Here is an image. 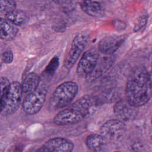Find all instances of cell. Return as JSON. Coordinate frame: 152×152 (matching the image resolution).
I'll list each match as a JSON object with an SVG mask.
<instances>
[{
    "label": "cell",
    "instance_id": "7a4b0ae2",
    "mask_svg": "<svg viewBox=\"0 0 152 152\" xmlns=\"http://www.w3.org/2000/svg\"><path fill=\"white\" fill-rule=\"evenodd\" d=\"M100 103L99 97L85 95L58 113L53 119V122L56 125L62 126L77 124L92 115Z\"/></svg>",
    "mask_w": 152,
    "mask_h": 152
},
{
    "label": "cell",
    "instance_id": "7402d4cb",
    "mask_svg": "<svg viewBox=\"0 0 152 152\" xmlns=\"http://www.w3.org/2000/svg\"><path fill=\"white\" fill-rule=\"evenodd\" d=\"M52 1L56 2V3L62 4L68 3L69 2H71L72 0H52Z\"/></svg>",
    "mask_w": 152,
    "mask_h": 152
},
{
    "label": "cell",
    "instance_id": "603a6c76",
    "mask_svg": "<svg viewBox=\"0 0 152 152\" xmlns=\"http://www.w3.org/2000/svg\"><path fill=\"white\" fill-rule=\"evenodd\" d=\"M149 73V76H150V80L152 83V70L148 72Z\"/></svg>",
    "mask_w": 152,
    "mask_h": 152
},
{
    "label": "cell",
    "instance_id": "6da1fadb",
    "mask_svg": "<svg viewBox=\"0 0 152 152\" xmlns=\"http://www.w3.org/2000/svg\"><path fill=\"white\" fill-rule=\"evenodd\" d=\"M151 95L152 83L148 72L142 66L134 68L127 78L125 99L132 106L138 107L146 104Z\"/></svg>",
    "mask_w": 152,
    "mask_h": 152
},
{
    "label": "cell",
    "instance_id": "5bb4252c",
    "mask_svg": "<svg viewBox=\"0 0 152 152\" xmlns=\"http://www.w3.org/2000/svg\"><path fill=\"white\" fill-rule=\"evenodd\" d=\"M18 33L16 25L6 18L0 20V37L4 40H11L15 38Z\"/></svg>",
    "mask_w": 152,
    "mask_h": 152
},
{
    "label": "cell",
    "instance_id": "3957f363",
    "mask_svg": "<svg viewBox=\"0 0 152 152\" xmlns=\"http://www.w3.org/2000/svg\"><path fill=\"white\" fill-rule=\"evenodd\" d=\"M21 84L18 81L10 83L9 80L1 78V113L8 116L14 113L18 108L23 94Z\"/></svg>",
    "mask_w": 152,
    "mask_h": 152
},
{
    "label": "cell",
    "instance_id": "d6986e66",
    "mask_svg": "<svg viewBox=\"0 0 152 152\" xmlns=\"http://www.w3.org/2000/svg\"><path fill=\"white\" fill-rule=\"evenodd\" d=\"M148 18V14L147 11H143L139 15L137 21L134 27V31H137L141 29L147 23Z\"/></svg>",
    "mask_w": 152,
    "mask_h": 152
},
{
    "label": "cell",
    "instance_id": "30bf717a",
    "mask_svg": "<svg viewBox=\"0 0 152 152\" xmlns=\"http://www.w3.org/2000/svg\"><path fill=\"white\" fill-rule=\"evenodd\" d=\"M125 39L126 37L123 35L105 37L99 42V50L106 55H112L121 46Z\"/></svg>",
    "mask_w": 152,
    "mask_h": 152
},
{
    "label": "cell",
    "instance_id": "e0dca14e",
    "mask_svg": "<svg viewBox=\"0 0 152 152\" xmlns=\"http://www.w3.org/2000/svg\"><path fill=\"white\" fill-rule=\"evenodd\" d=\"M5 18L16 26H21L27 21L26 14L18 10H14L5 15Z\"/></svg>",
    "mask_w": 152,
    "mask_h": 152
},
{
    "label": "cell",
    "instance_id": "2e32d148",
    "mask_svg": "<svg viewBox=\"0 0 152 152\" xmlns=\"http://www.w3.org/2000/svg\"><path fill=\"white\" fill-rule=\"evenodd\" d=\"M40 77L34 73L28 74L23 80L21 83V87L23 93L28 94L36 90L39 86Z\"/></svg>",
    "mask_w": 152,
    "mask_h": 152
},
{
    "label": "cell",
    "instance_id": "cb8c5ba5",
    "mask_svg": "<svg viewBox=\"0 0 152 152\" xmlns=\"http://www.w3.org/2000/svg\"><path fill=\"white\" fill-rule=\"evenodd\" d=\"M114 152H119V151H114Z\"/></svg>",
    "mask_w": 152,
    "mask_h": 152
},
{
    "label": "cell",
    "instance_id": "ffe728a7",
    "mask_svg": "<svg viewBox=\"0 0 152 152\" xmlns=\"http://www.w3.org/2000/svg\"><path fill=\"white\" fill-rule=\"evenodd\" d=\"M58 64H59L58 58L56 56H55L47 66L46 68V71L48 73H52L54 72L57 68L58 66Z\"/></svg>",
    "mask_w": 152,
    "mask_h": 152
},
{
    "label": "cell",
    "instance_id": "8992f818",
    "mask_svg": "<svg viewBox=\"0 0 152 152\" xmlns=\"http://www.w3.org/2000/svg\"><path fill=\"white\" fill-rule=\"evenodd\" d=\"M88 39L87 33H80L73 39L71 49L65 58L64 65L67 68H72L80 56L81 53L86 47Z\"/></svg>",
    "mask_w": 152,
    "mask_h": 152
},
{
    "label": "cell",
    "instance_id": "52a82bcc",
    "mask_svg": "<svg viewBox=\"0 0 152 152\" xmlns=\"http://www.w3.org/2000/svg\"><path fill=\"white\" fill-rule=\"evenodd\" d=\"M99 61V53L94 49H88L82 55L77 68L80 77L88 76L94 69Z\"/></svg>",
    "mask_w": 152,
    "mask_h": 152
},
{
    "label": "cell",
    "instance_id": "8fae6325",
    "mask_svg": "<svg viewBox=\"0 0 152 152\" xmlns=\"http://www.w3.org/2000/svg\"><path fill=\"white\" fill-rule=\"evenodd\" d=\"M115 114L122 121H128L135 116L137 110L136 107L132 106L128 100L121 99L117 102L114 107Z\"/></svg>",
    "mask_w": 152,
    "mask_h": 152
},
{
    "label": "cell",
    "instance_id": "ba28073f",
    "mask_svg": "<svg viewBox=\"0 0 152 152\" xmlns=\"http://www.w3.org/2000/svg\"><path fill=\"white\" fill-rule=\"evenodd\" d=\"M125 125L119 119H110L106 121L100 128V132L106 141L118 139L124 132Z\"/></svg>",
    "mask_w": 152,
    "mask_h": 152
},
{
    "label": "cell",
    "instance_id": "5b68a950",
    "mask_svg": "<svg viewBox=\"0 0 152 152\" xmlns=\"http://www.w3.org/2000/svg\"><path fill=\"white\" fill-rule=\"evenodd\" d=\"M46 93L47 88L43 86H39L36 90L28 93L22 104L24 111L30 115L37 113L43 106Z\"/></svg>",
    "mask_w": 152,
    "mask_h": 152
},
{
    "label": "cell",
    "instance_id": "9a60e30c",
    "mask_svg": "<svg viewBox=\"0 0 152 152\" xmlns=\"http://www.w3.org/2000/svg\"><path fill=\"white\" fill-rule=\"evenodd\" d=\"M106 140L100 134H91L88 135L86 140V144L92 152H101L106 143Z\"/></svg>",
    "mask_w": 152,
    "mask_h": 152
},
{
    "label": "cell",
    "instance_id": "ac0fdd59",
    "mask_svg": "<svg viewBox=\"0 0 152 152\" xmlns=\"http://www.w3.org/2000/svg\"><path fill=\"white\" fill-rule=\"evenodd\" d=\"M16 8V3L14 0H0V11L1 13L7 14L14 11Z\"/></svg>",
    "mask_w": 152,
    "mask_h": 152
},
{
    "label": "cell",
    "instance_id": "4fadbf2b",
    "mask_svg": "<svg viewBox=\"0 0 152 152\" xmlns=\"http://www.w3.org/2000/svg\"><path fill=\"white\" fill-rule=\"evenodd\" d=\"M114 62L113 56H107L103 58L98 61L93 71L86 78L88 82H91L98 78L103 75L112 65Z\"/></svg>",
    "mask_w": 152,
    "mask_h": 152
},
{
    "label": "cell",
    "instance_id": "277c9868",
    "mask_svg": "<svg viewBox=\"0 0 152 152\" xmlns=\"http://www.w3.org/2000/svg\"><path fill=\"white\" fill-rule=\"evenodd\" d=\"M78 90L77 84L74 81H66L53 91L49 100V108L58 110L68 105L75 97Z\"/></svg>",
    "mask_w": 152,
    "mask_h": 152
},
{
    "label": "cell",
    "instance_id": "44dd1931",
    "mask_svg": "<svg viewBox=\"0 0 152 152\" xmlns=\"http://www.w3.org/2000/svg\"><path fill=\"white\" fill-rule=\"evenodd\" d=\"M1 58L4 63L10 64L13 60V53L10 50H6L2 53Z\"/></svg>",
    "mask_w": 152,
    "mask_h": 152
},
{
    "label": "cell",
    "instance_id": "7c38bea8",
    "mask_svg": "<svg viewBox=\"0 0 152 152\" xmlns=\"http://www.w3.org/2000/svg\"><path fill=\"white\" fill-rule=\"evenodd\" d=\"M80 5L81 10L90 16L100 18L104 15L105 7L102 0H82Z\"/></svg>",
    "mask_w": 152,
    "mask_h": 152
},
{
    "label": "cell",
    "instance_id": "9c48e42d",
    "mask_svg": "<svg viewBox=\"0 0 152 152\" xmlns=\"http://www.w3.org/2000/svg\"><path fill=\"white\" fill-rule=\"evenodd\" d=\"M74 144L69 140L56 137L45 142L36 152H72Z\"/></svg>",
    "mask_w": 152,
    "mask_h": 152
},
{
    "label": "cell",
    "instance_id": "d4e9b609",
    "mask_svg": "<svg viewBox=\"0 0 152 152\" xmlns=\"http://www.w3.org/2000/svg\"><path fill=\"white\" fill-rule=\"evenodd\" d=\"M151 66H152V62H151Z\"/></svg>",
    "mask_w": 152,
    "mask_h": 152
}]
</instances>
